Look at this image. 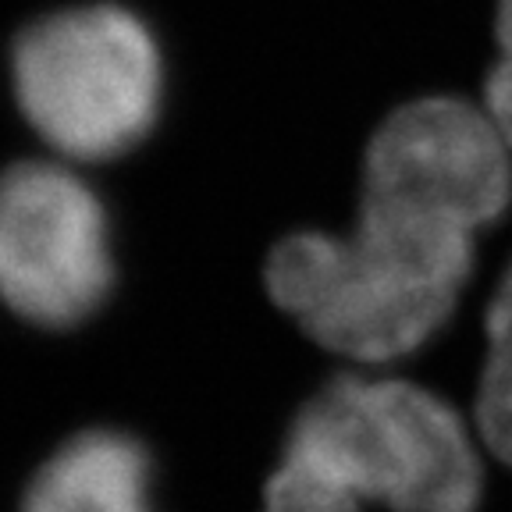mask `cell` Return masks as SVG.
I'll return each mask as SVG.
<instances>
[{
  "instance_id": "cell-1",
  "label": "cell",
  "mask_w": 512,
  "mask_h": 512,
  "mask_svg": "<svg viewBox=\"0 0 512 512\" xmlns=\"http://www.w3.org/2000/svg\"><path fill=\"white\" fill-rule=\"evenodd\" d=\"M509 146L480 107L413 100L370 139L352 235L299 232L267 260L274 303L356 363L409 356L452 317L473 235L512 200Z\"/></svg>"
},
{
  "instance_id": "cell-2",
  "label": "cell",
  "mask_w": 512,
  "mask_h": 512,
  "mask_svg": "<svg viewBox=\"0 0 512 512\" xmlns=\"http://www.w3.org/2000/svg\"><path fill=\"white\" fill-rule=\"evenodd\" d=\"M363 502L395 512H473L480 459L459 413L399 377H338L296 416L285 445Z\"/></svg>"
},
{
  "instance_id": "cell-3",
  "label": "cell",
  "mask_w": 512,
  "mask_h": 512,
  "mask_svg": "<svg viewBox=\"0 0 512 512\" xmlns=\"http://www.w3.org/2000/svg\"><path fill=\"white\" fill-rule=\"evenodd\" d=\"M11 68L29 125L75 160L118 157L157 121L164 89L157 40L118 4L32 22L18 36Z\"/></svg>"
},
{
  "instance_id": "cell-4",
  "label": "cell",
  "mask_w": 512,
  "mask_h": 512,
  "mask_svg": "<svg viewBox=\"0 0 512 512\" xmlns=\"http://www.w3.org/2000/svg\"><path fill=\"white\" fill-rule=\"evenodd\" d=\"M111 232L96 192L57 164L0 175V296L18 317L64 328L111 292Z\"/></svg>"
},
{
  "instance_id": "cell-5",
  "label": "cell",
  "mask_w": 512,
  "mask_h": 512,
  "mask_svg": "<svg viewBox=\"0 0 512 512\" xmlns=\"http://www.w3.org/2000/svg\"><path fill=\"white\" fill-rule=\"evenodd\" d=\"M22 512H153L150 456L125 434H79L32 477Z\"/></svg>"
},
{
  "instance_id": "cell-6",
  "label": "cell",
  "mask_w": 512,
  "mask_h": 512,
  "mask_svg": "<svg viewBox=\"0 0 512 512\" xmlns=\"http://www.w3.org/2000/svg\"><path fill=\"white\" fill-rule=\"evenodd\" d=\"M477 427L491 452L512 466V264L488 310V360L477 392Z\"/></svg>"
},
{
  "instance_id": "cell-7",
  "label": "cell",
  "mask_w": 512,
  "mask_h": 512,
  "mask_svg": "<svg viewBox=\"0 0 512 512\" xmlns=\"http://www.w3.org/2000/svg\"><path fill=\"white\" fill-rule=\"evenodd\" d=\"M264 512H363V498L313 463L285 452L278 473L267 480Z\"/></svg>"
},
{
  "instance_id": "cell-8",
  "label": "cell",
  "mask_w": 512,
  "mask_h": 512,
  "mask_svg": "<svg viewBox=\"0 0 512 512\" xmlns=\"http://www.w3.org/2000/svg\"><path fill=\"white\" fill-rule=\"evenodd\" d=\"M498 47L502 57L484 86V114L512 150V0H498Z\"/></svg>"
}]
</instances>
